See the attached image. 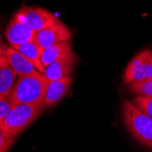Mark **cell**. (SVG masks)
<instances>
[{
  "label": "cell",
  "instance_id": "cell-14",
  "mask_svg": "<svg viewBox=\"0 0 152 152\" xmlns=\"http://www.w3.org/2000/svg\"><path fill=\"white\" fill-rule=\"evenodd\" d=\"M129 90L133 94H137V96H145L152 98V77L140 82L129 84Z\"/></svg>",
  "mask_w": 152,
  "mask_h": 152
},
{
  "label": "cell",
  "instance_id": "cell-17",
  "mask_svg": "<svg viewBox=\"0 0 152 152\" xmlns=\"http://www.w3.org/2000/svg\"><path fill=\"white\" fill-rule=\"evenodd\" d=\"M12 105L7 100V96H0V122H1L2 119L6 117V115L9 111Z\"/></svg>",
  "mask_w": 152,
  "mask_h": 152
},
{
  "label": "cell",
  "instance_id": "cell-4",
  "mask_svg": "<svg viewBox=\"0 0 152 152\" xmlns=\"http://www.w3.org/2000/svg\"><path fill=\"white\" fill-rule=\"evenodd\" d=\"M152 77V49L148 48L137 53L129 61L124 73L127 84L140 82Z\"/></svg>",
  "mask_w": 152,
  "mask_h": 152
},
{
  "label": "cell",
  "instance_id": "cell-15",
  "mask_svg": "<svg viewBox=\"0 0 152 152\" xmlns=\"http://www.w3.org/2000/svg\"><path fill=\"white\" fill-rule=\"evenodd\" d=\"M133 103L139 107L141 110L146 112L152 118V98L145 96H137L133 99Z\"/></svg>",
  "mask_w": 152,
  "mask_h": 152
},
{
  "label": "cell",
  "instance_id": "cell-16",
  "mask_svg": "<svg viewBox=\"0 0 152 152\" xmlns=\"http://www.w3.org/2000/svg\"><path fill=\"white\" fill-rule=\"evenodd\" d=\"M14 142V139L7 137L0 128V152H7Z\"/></svg>",
  "mask_w": 152,
  "mask_h": 152
},
{
  "label": "cell",
  "instance_id": "cell-7",
  "mask_svg": "<svg viewBox=\"0 0 152 152\" xmlns=\"http://www.w3.org/2000/svg\"><path fill=\"white\" fill-rule=\"evenodd\" d=\"M5 36L10 47H14L33 40L36 32L16 13L7 26Z\"/></svg>",
  "mask_w": 152,
  "mask_h": 152
},
{
  "label": "cell",
  "instance_id": "cell-13",
  "mask_svg": "<svg viewBox=\"0 0 152 152\" xmlns=\"http://www.w3.org/2000/svg\"><path fill=\"white\" fill-rule=\"evenodd\" d=\"M16 73L7 62V56L3 57L0 64V96H7L15 84Z\"/></svg>",
  "mask_w": 152,
  "mask_h": 152
},
{
  "label": "cell",
  "instance_id": "cell-2",
  "mask_svg": "<svg viewBox=\"0 0 152 152\" xmlns=\"http://www.w3.org/2000/svg\"><path fill=\"white\" fill-rule=\"evenodd\" d=\"M122 115L128 130L136 140L152 149V118L128 99L123 101Z\"/></svg>",
  "mask_w": 152,
  "mask_h": 152
},
{
  "label": "cell",
  "instance_id": "cell-18",
  "mask_svg": "<svg viewBox=\"0 0 152 152\" xmlns=\"http://www.w3.org/2000/svg\"><path fill=\"white\" fill-rule=\"evenodd\" d=\"M6 51H7V47L2 42L1 38H0V64H1V61H2L3 57L6 55Z\"/></svg>",
  "mask_w": 152,
  "mask_h": 152
},
{
  "label": "cell",
  "instance_id": "cell-12",
  "mask_svg": "<svg viewBox=\"0 0 152 152\" xmlns=\"http://www.w3.org/2000/svg\"><path fill=\"white\" fill-rule=\"evenodd\" d=\"M70 51H72L70 41L52 45L43 49L42 55H41V62H42L43 66L46 67Z\"/></svg>",
  "mask_w": 152,
  "mask_h": 152
},
{
  "label": "cell",
  "instance_id": "cell-9",
  "mask_svg": "<svg viewBox=\"0 0 152 152\" xmlns=\"http://www.w3.org/2000/svg\"><path fill=\"white\" fill-rule=\"evenodd\" d=\"M71 83L72 78L70 76L57 80L48 81L43 101L45 107L53 106L60 101L63 96L67 93Z\"/></svg>",
  "mask_w": 152,
  "mask_h": 152
},
{
  "label": "cell",
  "instance_id": "cell-6",
  "mask_svg": "<svg viewBox=\"0 0 152 152\" xmlns=\"http://www.w3.org/2000/svg\"><path fill=\"white\" fill-rule=\"evenodd\" d=\"M72 37L71 31L58 19L52 26L36 33L35 41L41 49H45L52 45L70 41Z\"/></svg>",
  "mask_w": 152,
  "mask_h": 152
},
{
  "label": "cell",
  "instance_id": "cell-19",
  "mask_svg": "<svg viewBox=\"0 0 152 152\" xmlns=\"http://www.w3.org/2000/svg\"><path fill=\"white\" fill-rule=\"evenodd\" d=\"M0 38H1V37H0Z\"/></svg>",
  "mask_w": 152,
  "mask_h": 152
},
{
  "label": "cell",
  "instance_id": "cell-1",
  "mask_svg": "<svg viewBox=\"0 0 152 152\" xmlns=\"http://www.w3.org/2000/svg\"><path fill=\"white\" fill-rule=\"evenodd\" d=\"M48 84V78L39 72L18 77L7 99L11 105L43 103Z\"/></svg>",
  "mask_w": 152,
  "mask_h": 152
},
{
  "label": "cell",
  "instance_id": "cell-8",
  "mask_svg": "<svg viewBox=\"0 0 152 152\" xmlns=\"http://www.w3.org/2000/svg\"><path fill=\"white\" fill-rule=\"evenodd\" d=\"M77 61V58L72 50L46 66L44 75L48 81L69 77Z\"/></svg>",
  "mask_w": 152,
  "mask_h": 152
},
{
  "label": "cell",
  "instance_id": "cell-11",
  "mask_svg": "<svg viewBox=\"0 0 152 152\" xmlns=\"http://www.w3.org/2000/svg\"><path fill=\"white\" fill-rule=\"evenodd\" d=\"M16 50L19 51L22 55L28 59L36 67V69L39 72L44 74L45 72V66H43L42 62H41V55H42V49L39 48V46L37 44L35 39L29 41V42L18 45L12 47Z\"/></svg>",
  "mask_w": 152,
  "mask_h": 152
},
{
  "label": "cell",
  "instance_id": "cell-5",
  "mask_svg": "<svg viewBox=\"0 0 152 152\" xmlns=\"http://www.w3.org/2000/svg\"><path fill=\"white\" fill-rule=\"evenodd\" d=\"M17 14L36 33L52 26L58 19L51 12L38 7H23Z\"/></svg>",
  "mask_w": 152,
  "mask_h": 152
},
{
  "label": "cell",
  "instance_id": "cell-10",
  "mask_svg": "<svg viewBox=\"0 0 152 152\" xmlns=\"http://www.w3.org/2000/svg\"><path fill=\"white\" fill-rule=\"evenodd\" d=\"M6 56L8 64L18 77H24L38 72L35 66L19 51L12 47L7 48Z\"/></svg>",
  "mask_w": 152,
  "mask_h": 152
},
{
  "label": "cell",
  "instance_id": "cell-3",
  "mask_svg": "<svg viewBox=\"0 0 152 152\" xmlns=\"http://www.w3.org/2000/svg\"><path fill=\"white\" fill-rule=\"evenodd\" d=\"M44 107H46L44 103L12 105L6 117L0 122V128L7 137L15 139L39 116Z\"/></svg>",
  "mask_w": 152,
  "mask_h": 152
}]
</instances>
